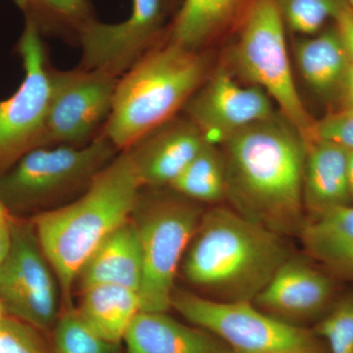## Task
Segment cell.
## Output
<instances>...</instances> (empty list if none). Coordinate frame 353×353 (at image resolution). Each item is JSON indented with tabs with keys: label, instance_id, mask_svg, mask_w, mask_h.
Segmentation results:
<instances>
[{
	"label": "cell",
	"instance_id": "6da1fadb",
	"mask_svg": "<svg viewBox=\"0 0 353 353\" xmlns=\"http://www.w3.org/2000/svg\"><path fill=\"white\" fill-rule=\"evenodd\" d=\"M226 199L241 216L281 236H299L306 221L303 170L307 143L274 114L222 143Z\"/></svg>",
	"mask_w": 353,
	"mask_h": 353
},
{
	"label": "cell",
	"instance_id": "7a4b0ae2",
	"mask_svg": "<svg viewBox=\"0 0 353 353\" xmlns=\"http://www.w3.org/2000/svg\"><path fill=\"white\" fill-rule=\"evenodd\" d=\"M292 253L285 236L232 208L214 206L204 211L180 271L199 296L223 303H253Z\"/></svg>",
	"mask_w": 353,
	"mask_h": 353
},
{
	"label": "cell",
	"instance_id": "3957f363",
	"mask_svg": "<svg viewBox=\"0 0 353 353\" xmlns=\"http://www.w3.org/2000/svg\"><path fill=\"white\" fill-rule=\"evenodd\" d=\"M141 185L124 150L88 190L59 208L32 216L39 246L57 276L66 307L79 274L102 241L131 219Z\"/></svg>",
	"mask_w": 353,
	"mask_h": 353
},
{
	"label": "cell",
	"instance_id": "277c9868",
	"mask_svg": "<svg viewBox=\"0 0 353 353\" xmlns=\"http://www.w3.org/2000/svg\"><path fill=\"white\" fill-rule=\"evenodd\" d=\"M201 50L165 39L121 76L102 132L119 152L176 117L208 77Z\"/></svg>",
	"mask_w": 353,
	"mask_h": 353
},
{
	"label": "cell",
	"instance_id": "5b68a950",
	"mask_svg": "<svg viewBox=\"0 0 353 353\" xmlns=\"http://www.w3.org/2000/svg\"><path fill=\"white\" fill-rule=\"evenodd\" d=\"M119 152L102 132L83 146H39L0 175V201L14 217L59 208L83 194Z\"/></svg>",
	"mask_w": 353,
	"mask_h": 353
},
{
	"label": "cell",
	"instance_id": "8992f818",
	"mask_svg": "<svg viewBox=\"0 0 353 353\" xmlns=\"http://www.w3.org/2000/svg\"><path fill=\"white\" fill-rule=\"evenodd\" d=\"M141 189L132 218L143 256L141 311L167 312L175 279L204 210L173 190Z\"/></svg>",
	"mask_w": 353,
	"mask_h": 353
},
{
	"label": "cell",
	"instance_id": "52a82bcc",
	"mask_svg": "<svg viewBox=\"0 0 353 353\" xmlns=\"http://www.w3.org/2000/svg\"><path fill=\"white\" fill-rule=\"evenodd\" d=\"M285 29L278 0H252L232 58L238 73L276 102L281 114L307 143L315 121L304 108L296 90Z\"/></svg>",
	"mask_w": 353,
	"mask_h": 353
},
{
	"label": "cell",
	"instance_id": "ba28073f",
	"mask_svg": "<svg viewBox=\"0 0 353 353\" xmlns=\"http://www.w3.org/2000/svg\"><path fill=\"white\" fill-rule=\"evenodd\" d=\"M171 307L190 324L219 339L233 353H329L313 329L282 321L252 303H223L175 289Z\"/></svg>",
	"mask_w": 353,
	"mask_h": 353
},
{
	"label": "cell",
	"instance_id": "9c48e42d",
	"mask_svg": "<svg viewBox=\"0 0 353 353\" xmlns=\"http://www.w3.org/2000/svg\"><path fill=\"white\" fill-rule=\"evenodd\" d=\"M43 36L31 20L17 43L24 79L17 90L0 99V175L28 152L46 145L50 97V68Z\"/></svg>",
	"mask_w": 353,
	"mask_h": 353
},
{
	"label": "cell",
	"instance_id": "30bf717a",
	"mask_svg": "<svg viewBox=\"0 0 353 353\" xmlns=\"http://www.w3.org/2000/svg\"><path fill=\"white\" fill-rule=\"evenodd\" d=\"M119 78L101 70L50 68L46 145L83 146L102 132Z\"/></svg>",
	"mask_w": 353,
	"mask_h": 353
},
{
	"label": "cell",
	"instance_id": "8fae6325",
	"mask_svg": "<svg viewBox=\"0 0 353 353\" xmlns=\"http://www.w3.org/2000/svg\"><path fill=\"white\" fill-rule=\"evenodd\" d=\"M12 243L0 264V303L6 314L46 331L57 321L60 288L32 222L13 218ZM61 294V292H60Z\"/></svg>",
	"mask_w": 353,
	"mask_h": 353
},
{
	"label": "cell",
	"instance_id": "7c38bea8",
	"mask_svg": "<svg viewBox=\"0 0 353 353\" xmlns=\"http://www.w3.org/2000/svg\"><path fill=\"white\" fill-rule=\"evenodd\" d=\"M164 11L165 0H132L131 13L122 22L90 23L79 39V67L120 78L159 43Z\"/></svg>",
	"mask_w": 353,
	"mask_h": 353
},
{
	"label": "cell",
	"instance_id": "4fadbf2b",
	"mask_svg": "<svg viewBox=\"0 0 353 353\" xmlns=\"http://www.w3.org/2000/svg\"><path fill=\"white\" fill-rule=\"evenodd\" d=\"M341 283L305 253H292L252 303L289 324L315 325L343 294Z\"/></svg>",
	"mask_w": 353,
	"mask_h": 353
},
{
	"label": "cell",
	"instance_id": "5bb4252c",
	"mask_svg": "<svg viewBox=\"0 0 353 353\" xmlns=\"http://www.w3.org/2000/svg\"><path fill=\"white\" fill-rule=\"evenodd\" d=\"M183 109L205 141L217 146L276 113L272 99L263 90L240 85L223 69L206 77Z\"/></svg>",
	"mask_w": 353,
	"mask_h": 353
},
{
	"label": "cell",
	"instance_id": "9a60e30c",
	"mask_svg": "<svg viewBox=\"0 0 353 353\" xmlns=\"http://www.w3.org/2000/svg\"><path fill=\"white\" fill-rule=\"evenodd\" d=\"M208 141L188 118H174L126 152L141 189L169 188Z\"/></svg>",
	"mask_w": 353,
	"mask_h": 353
},
{
	"label": "cell",
	"instance_id": "2e32d148",
	"mask_svg": "<svg viewBox=\"0 0 353 353\" xmlns=\"http://www.w3.org/2000/svg\"><path fill=\"white\" fill-rule=\"evenodd\" d=\"M303 196L306 219L353 204L347 148L325 139H314L307 143Z\"/></svg>",
	"mask_w": 353,
	"mask_h": 353
},
{
	"label": "cell",
	"instance_id": "e0dca14e",
	"mask_svg": "<svg viewBox=\"0 0 353 353\" xmlns=\"http://www.w3.org/2000/svg\"><path fill=\"white\" fill-rule=\"evenodd\" d=\"M123 341L126 353H233L212 334L167 312L139 311Z\"/></svg>",
	"mask_w": 353,
	"mask_h": 353
},
{
	"label": "cell",
	"instance_id": "ac0fdd59",
	"mask_svg": "<svg viewBox=\"0 0 353 353\" xmlns=\"http://www.w3.org/2000/svg\"><path fill=\"white\" fill-rule=\"evenodd\" d=\"M141 279V241L131 218L109 234L90 255L77 282L81 290L97 285H116L139 292Z\"/></svg>",
	"mask_w": 353,
	"mask_h": 353
},
{
	"label": "cell",
	"instance_id": "d6986e66",
	"mask_svg": "<svg viewBox=\"0 0 353 353\" xmlns=\"http://www.w3.org/2000/svg\"><path fill=\"white\" fill-rule=\"evenodd\" d=\"M299 238L311 259L341 282L353 283V204L307 218Z\"/></svg>",
	"mask_w": 353,
	"mask_h": 353
},
{
	"label": "cell",
	"instance_id": "ffe728a7",
	"mask_svg": "<svg viewBox=\"0 0 353 353\" xmlns=\"http://www.w3.org/2000/svg\"><path fill=\"white\" fill-rule=\"evenodd\" d=\"M294 57L304 81L315 92L325 97L341 94L350 65L334 25L297 41Z\"/></svg>",
	"mask_w": 353,
	"mask_h": 353
},
{
	"label": "cell",
	"instance_id": "44dd1931",
	"mask_svg": "<svg viewBox=\"0 0 353 353\" xmlns=\"http://www.w3.org/2000/svg\"><path fill=\"white\" fill-rule=\"evenodd\" d=\"M78 312L95 333L115 345L141 311L138 290L116 285H97L81 290Z\"/></svg>",
	"mask_w": 353,
	"mask_h": 353
},
{
	"label": "cell",
	"instance_id": "7402d4cb",
	"mask_svg": "<svg viewBox=\"0 0 353 353\" xmlns=\"http://www.w3.org/2000/svg\"><path fill=\"white\" fill-rule=\"evenodd\" d=\"M243 0H183L166 39L201 50L232 20Z\"/></svg>",
	"mask_w": 353,
	"mask_h": 353
},
{
	"label": "cell",
	"instance_id": "603a6c76",
	"mask_svg": "<svg viewBox=\"0 0 353 353\" xmlns=\"http://www.w3.org/2000/svg\"><path fill=\"white\" fill-rule=\"evenodd\" d=\"M15 3L43 37L76 46L83 30L97 20L92 0H15Z\"/></svg>",
	"mask_w": 353,
	"mask_h": 353
},
{
	"label": "cell",
	"instance_id": "cb8c5ba5",
	"mask_svg": "<svg viewBox=\"0 0 353 353\" xmlns=\"http://www.w3.org/2000/svg\"><path fill=\"white\" fill-rule=\"evenodd\" d=\"M171 190L197 203H217L226 199L224 160L218 146L206 143Z\"/></svg>",
	"mask_w": 353,
	"mask_h": 353
},
{
	"label": "cell",
	"instance_id": "d4e9b609",
	"mask_svg": "<svg viewBox=\"0 0 353 353\" xmlns=\"http://www.w3.org/2000/svg\"><path fill=\"white\" fill-rule=\"evenodd\" d=\"M345 3V0H278L285 27L303 37L321 32Z\"/></svg>",
	"mask_w": 353,
	"mask_h": 353
},
{
	"label": "cell",
	"instance_id": "484cf974",
	"mask_svg": "<svg viewBox=\"0 0 353 353\" xmlns=\"http://www.w3.org/2000/svg\"><path fill=\"white\" fill-rule=\"evenodd\" d=\"M53 340L54 353H111L113 347L88 326L73 306L57 318Z\"/></svg>",
	"mask_w": 353,
	"mask_h": 353
},
{
	"label": "cell",
	"instance_id": "4316f807",
	"mask_svg": "<svg viewBox=\"0 0 353 353\" xmlns=\"http://www.w3.org/2000/svg\"><path fill=\"white\" fill-rule=\"evenodd\" d=\"M313 331L326 343L329 353H353V290L343 292Z\"/></svg>",
	"mask_w": 353,
	"mask_h": 353
},
{
	"label": "cell",
	"instance_id": "83f0119b",
	"mask_svg": "<svg viewBox=\"0 0 353 353\" xmlns=\"http://www.w3.org/2000/svg\"><path fill=\"white\" fill-rule=\"evenodd\" d=\"M27 323L6 315L0 321V353H50Z\"/></svg>",
	"mask_w": 353,
	"mask_h": 353
},
{
	"label": "cell",
	"instance_id": "f1b7e54d",
	"mask_svg": "<svg viewBox=\"0 0 353 353\" xmlns=\"http://www.w3.org/2000/svg\"><path fill=\"white\" fill-rule=\"evenodd\" d=\"M314 139L333 141L347 150H353V108H345L315 121L309 141Z\"/></svg>",
	"mask_w": 353,
	"mask_h": 353
},
{
	"label": "cell",
	"instance_id": "f546056e",
	"mask_svg": "<svg viewBox=\"0 0 353 353\" xmlns=\"http://www.w3.org/2000/svg\"><path fill=\"white\" fill-rule=\"evenodd\" d=\"M334 22L347 51L350 68H353V8L347 2L336 14Z\"/></svg>",
	"mask_w": 353,
	"mask_h": 353
},
{
	"label": "cell",
	"instance_id": "4dcf8cb0",
	"mask_svg": "<svg viewBox=\"0 0 353 353\" xmlns=\"http://www.w3.org/2000/svg\"><path fill=\"white\" fill-rule=\"evenodd\" d=\"M11 243H12V232H11L10 225L9 227L0 230V264L6 260L8 255Z\"/></svg>",
	"mask_w": 353,
	"mask_h": 353
},
{
	"label": "cell",
	"instance_id": "1f68e13d",
	"mask_svg": "<svg viewBox=\"0 0 353 353\" xmlns=\"http://www.w3.org/2000/svg\"><path fill=\"white\" fill-rule=\"evenodd\" d=\"M341 94L345 99V108H353V68H350L348 71Z\"/></svg>",
	"mask_w": 353,
	"mask_h": 353
},
{
	"label": "cell",
	"instance_id": "d6a6232c",
	"mask_svg": "<svg viewBox=\"0 0 353 353\" xmlns=\"http://www.w3.org/2000/svg\"><path fill=\"white\" fill-rule=\"evenodd\" d=\"M14 216L9 212L8 209L0 201V230L10 226Z\"/></svg>",
	"mask_w": 353,
	"mask_h": 353
},
{
	"label": "cell",
	"instance_id": "836d02e7",
	"mask_svg": "<svg viewBox=\"0 0 353 353\" xmlns=\"http://www.w3.org/2000/svg\"><path fill=\"white\" fill-rule=\"evenodd\" d=\"M347 173L350 197L353 203V150H347Z\"/></svg>",
	"mask_w": 353,
	"mask_h": 353
},
{
	"label": "cell",
	"instance_id": "e575fe53",
	"mask_svg": "<svg viewBox=\"0 0 353 353\" xmlns=\"http://www.w3.org/2000/svg\"><path fill=\"white\" fill-rule=\"evenodd\" d=\"M165 1L170 2L171 4H174L176 6V12L178 10L179 7H180L181 3H182L183 0H165Z\"/></svg>",
	"mask_w": 353,
	"mask_h": 353
},
{
	"label": "cell",
	"instance_id": "d590c367",
	"mask_svg": "<svg viewBox=\"0 0 353 353\" xmlns=\"http://www.w3.org/2000/svg\"><path fill=\"white\" fill-rule=\"evenodd\" d=\"M6 315L7 314L6 310H4L3 306H2V304L0 303V321H1V320L3 319Z\"/></svg>",
	"mask_w": 353,
	"mask_h": 353
},
{
	"label": "cell",
	"instance_id": "8d00e7d4",
	"mask_svg": "<svg viewBox=\"0 0 353 353\" xmlns=\"http://www.w3.org/2000/svg\"><path fill=\"white\" fill-rule=\"evenodd\" d=\"M345 1H347V3L350 4V6L353 8V0H345Z\"/></svg>",
	"mask_w": 353,
	"mask_h": 353
}]
</instances>
